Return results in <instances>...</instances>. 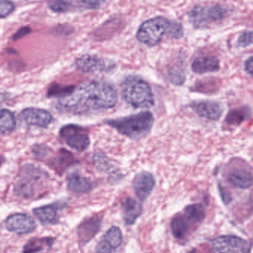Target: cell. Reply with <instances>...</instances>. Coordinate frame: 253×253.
<instances>
[{
	"mask_svg": "<svg viewBox=\"0 0 253 253\" xmlns=\"http://www.w3.org/2000/svg\"><path fill=\"white\" fill-rule=\"evenodd\" d=\"M118 103L115 86L103 81H90L81 84L66 97L58 100L63 110L75 114L112 109Z\"/></svg>",
	"mask_w": 253,
	"mask_h": 253,
	"instance_id": "6da1fadb",
	"label": "cell"
},
{
	"mask_svg": "<svg viewBox=\"0 0 253 253\" xmlns=\"http://www.w3.org/2000/svg\"><path fill=\"white\" fill-rule=\"evenodd\" d=\"M167 35L171 39H179L183 35V26L164 17H157L143 22L137 32V39L148 46L158 45Z\"/></svg>",
	"mask_w": 253,
	"mask_h": 253,
	"instance_id": "7a4b0ae2",
	"label": "cell"
},
{
	"mask_svg": "<svg viewBox=\"0 0 253 253\" xmlns=\"http://www.w3.org/2000/svg\"><path fill=\"white\" fill-rule=\"evenodd\" d=\"M106 124L116 129L120 134L131 139H139L147 135L154 124L151 112H143L117 119L109 120Z\"/></svg>",
	"mask_w": 253,
	"mask_h": 253,
	"instance_id": "3957f363",
	"label": "cell"
},
{
	"mask_svg": "<svg viewBox=\"0 0 253 253\" xmlns=\"http://www.w3.org/2000/svg\"><path fill=\"white\" fill-rule=\"evenodd\" d=\"M123 98L134 109H148L155 104L152 88L140 77L128 76L121 84Z\"/></svg>",
	"mask_w": 253,
	"mask_h": 253,
	"instance_id": "277c9868",
	"label": "cell"
},
{
	"mask_svg": "<svg viewBox=\"0 0 253 253\" xmlns=\"http://www.w3.org/2000/svg\"><path fill=\"white\" fill-rule=\"evenodd\" d=\"M205 217L204 208L200 204L187 206L183 213L175 216L171 222V230L174 238L178 240L186 238L192 229Z\"/></svg>",
	"mask_w": 253,
	"mask_h": 253,
	"instance_id": "5b68a950",
	"label": "cell"
},
{
	"mask_svg": "<svg viewBox=\"0 0 253 253\" xmlns=\"http://www.w3.org/2000/svg\"><path fill=\"white\" fill-rule=\"evenodd\" d=\"M229 14V9L225 5H196L188 14L189 22L197 29H204L212 24L220 23Z\"/></svg>",
	"mask_w": 253,
	"mask_h": 253,
	"instance_id": "8992f818",
	"label": "cell"
},
{
	"mask_svg": "<svg viewBox=\"0 0 253 253\" xmlns=\"http://www.w3.org/2000/svg\"><path fill=\"white\" fill-rule=\"evenodd\" d=\"M211 253H250L248 241L235 235H223L211 240Z\"/></svg>",
	"mask_w": 253,
	"mask_h": 253,
	"instance_id": "52a82bcc",
	"label": "cell"
},
{
	"mask_svg": "<svg viewBox=\"0 0 253 253\" xmlns=\"http://www.w3.org/2000/svg\"><path fill=\"white\" fill-rule=\"evenodd\" d=\"M76 66L79 70L84 73L109 72L115 68L113 62L90 54H85L79 57L76 60Z\"/></svg>",
	"mask_w": 253,
	"mask_h": 253,
	"instance_id": "ba28073f",
	"label": "cell"
},
{
	"mask_svg": "<svg viewBox=\"0 0 253 253\" xmlns=\"http://www.w3.org/2000/svg\"><path fill=\"white\" fill-rule=\"evenodd\" d=\"M60 135L66 140L69 147L83 152L90 145V139L86 133L81 127L75 125H68L60 130Z\"/></svg>",
	"mask_w": 253,
	"mask_h": 253,
	"instance_id": "9c48e42d",
	"label": "cell"
},
{
	"mask_svg": "<svg viewBox=\"0 0 253 253\" xmlns=\"http://www.w3.org/2000/svg\"><path fill=\"white\" fill-rule=\"evenodd\" d=\"M5 227L10 232L18 235H26L34 232L36 223L30 215L24 213L11 214L5 220Z\"/></svg>",
	"mask_w": 253,
	"mask_h": 253,
	"instance_id": "30bf717a",
	"label": "cell"
},
{
	"mask_svg": "<svg viewBox=\"0 0 253 253\" xmlns=\"http://www.w3.org/2000/svg\"><path fill=\"white\" fill-rule=\"evenodd\" d=\"M190 108L201 118L210 121H217L223 113L220 103L211 100H199L192 102Z\"/></svg>",
	"mask_w": 253,
	"mask_h": 253,
	"instance_id": "8fae6325",
	"label": "cell"
},
{
	"mask_svg": "<svg viewBox=\"0 0 253 253\" xmlns=\"http://www.w3.org/2000/svg\"><path fill=\"white\" fill-rule=\"evenodd\" d=\"M104 2L102 1H76L66 2L56 1L49 3V8L54 12L63 13L68 11H84V10L97 9L100 8Z\"/></svg>",
	"mask_w": 253,
	"mask_h": 253,
	"instance_id": "7c38bea8",
	"label": "cell"
},
{
	"mask_svg": "<svg viewBox=\"0 0 253 253\" xmlns=\"http://www.w3.org/2000/svg\"><path fill=\"white\" fill-rule=\"evenodd\" d=\"M155 186V177L149 171L139 173L133 180V188L140 201H145L151 195Z\"/></svg>",
	"mask_w": 253,
	"mask_h": 253,
	"instance_id": "4fadbf2b",
	"label": "cell"
},
{
	"mask_svg": "<svg viewBox=\"0 0 253 253\" xmlns=\"http://www.w3.org/2000/svg\"><path fill=\"white\" fill-rule=\"evenodd\" d=\"M20 118L26 124L41 128H46L52 121V116L50 112L37 108H28L22 111Z\"/></svg>",
	"mask_w": 253,
	"mask_h": 253,
	"instance_id": "5bb4252c",
	"label": "cell"
},
{
	"mask_svg": "<svg viewBox=\"0 0 253 253\" xmlns=\"http://www.w3.org/2000/svg\"><path fill=\"white\" fill-rule=\"evenodd\" d=\"M28 175L24 176L23 178L17 181V184L14 187V192L23 198H30L35 194V186L34 181L41 177L42 174L37 169L34 168L31 166L28 169Z\"/></svg>",
	"mask_w": 253,
	"mask_h": 253,
	"instance_id": "9a60e30c",
	"label": "cell"
},
{
	"mask_svg": "<svg viewBox=\"0 0 253 253\" xmlns=\"http://www.w3.org/2000/svg\"><path fill=\"white\" fill-rule=\"evenodd\" d=\"M102 217L92 216L85 219L78 226V237L83 244L89 242L100 231L101 227Z\"/></svg>",
	"mask_w": 253,
	"mask_h": 253,
	"instance_id": "2e32d148",
	"label": "cell"
},
{
	"mask_svg": "<svg viewBox=\"0 0 253 253\" xmlns=\"http://www.w3.org/2000/svg\"><path fill=\"white\" fill-rule=\"evenodd\" d=\"M192 69L198 75L215 72L220 69V61L211 56L199 57L192 62Z\"/></svg>",
	"mask_w": 253,
	"mask_h": 253,
	"instance_id": "e0dca14e",
	"label": "cell"
},
{
	"mask_svg": "<svg viewBox=\"0 0 253 253\" xmlns=\"http://www.w3.org/2000/svg\"><path fill=\"white\" fill-rule=\"evenodd\" d=\"M229 183L239 189H248L253 183L251 173L244 169H235L229 172L228 175Z\"/></svg>",
	"mask_w": 253,
	"mask_h": 253,
	"instance_id": "ac0fdd59",
	"label": "cell"
},
{
	"mask_svg": "<svg viewBox=\"0 0 253 253\" xmlns=\"http://www.w3.org/2000/svg\"><path fill=\"white\" fill-rule=\"evenodd\" d=\"M124 218L126 224H134L142 214V207L140 203L132 198H127L123 203Z\"/></svg>",
	"mask_w": 253,
	"mask_h": 253,
	"instance_id": "d6986e66",
	"label": "cell"
},
{
	"mask_svg": "<svg viewBox=\"0 0 253 253\" xmlns=\"http://www.w3.org/2000/svg\"><path fill=\"white\" fill-rule=\"evenodd\" d=\"M34 214L44 224H52L58 220L57 209L54 205H45L35 208Z\"/></svg>",
	"mask_w": 253,
	"mask_h": 253,
	"instance_id": "ffe728a7",
	"label": "cell"
},
{
	"mask_svg": "<svg viewBox=\"0 0 253 253\" xmlns=\"http://www.w3.org/2000/svg\"><path fill=\"white\" fill-rule=\"evenodd\" d=\"M68 186L72 192L85 193L91 189V183L88 179L78 174H72L68 178Z\"/></svg>",
	"mask_w": 253,
	"mask_h": 253,
	"instance_id": "44dd1931",
	"label": "cell"
},
{
	"mask_svg": "<svg viewBox=\"0 0 253 253\" xmlns=\"http://www.w3.org/2000/svg\"><path fill=\"white\" fill-rule=\"evenodd\" d=\"M17 121L8 109H0V134H8L15 129Z\"/></svg>",
	"mask_w": 253,
	"mask_h": 253,
	"instance_id": "7402d4cb",
	"label": "cell"
},
{
	"mask_svg": "<svg viewBox=\"0 0 253 253\" xmlns=\"http://www.w3.org/2000/svg\"><path fill=\"white\" fill-rule=\"evenodd\" d=\"M251 115V111L248 107L239 108V109H233L229 112L226 116L225 123L229 126H239L246 120L248 119Z\"/></svg>",
	"mask_w": 253,
	"mask_h": 253,
	"instance_id": "603a6c76",
	"label": "cell"
},
{
	"mask_svg": "<svg viewBox=\"0 0 253 253\" xmlns=\"http://www.w3.org/2000/svg\"><path fill=\"white\" fill-rule=\"evenodd\" d=\"M169 81L174 85H180L186 81V70L183 61L176 62L168 69Z\"/></svg>",
	"mask_w": 253,
	"mask_h": 253,
	"instance_id": "cb8c5ba5",
	"label": "cell"
},
{
	"mask_svg": "<svg viewBox=\"0 0 253 253\" xmlns=\"http://www.w3.org/2000/svg\"><path fill=\"white\" fill-rule=\"evenodd\" d=\"M54 242L51 238H33L31 239L23 248V253H38L45 247H50Z\"/></svg>",
	"mask_w": 253,
	"mask_h": 253,
	"instance_id": "d4e9b609",
	"label": "cell"
},
{
	"mask_svg": "<svg viewBox=\"0 0 253 253\" xmlns=\"http://www.w3.org/2000/svg\"><path fill=\"white\" fill-rule=\"evenodd\" d=\"M102 238L110 245L112 250H115L122 244V232L118 226H112Z\"/></svg>",
	"mask_w": 253,
	"mask_h": 253,
	"instance_id": "484cf974",
	"label": "cell"
},
{
	"mask_svg": "<svg viewBox=\"0 0 253 253\" xmlns=\"http://www.w3.org/2000/svg\"><path fill=\"white\" fill-rule=\"evenodd\" d=\"M93 160H94V165L100 171H106L111 168L109 159L104 154L100 152L94 154Z\"/></svg>",
	"mask_w": 253,
	"mask_h": 253,
	"instance_id": "4316f807",
	"label": "cell"
},
{
	"mask_svg": "<svg viewBox=\"0 0 253 253\" xmlns=\"http://www.w3.org/2000/svg\"><path fill=\"white\" fill-rule=\"evenodd\" d=\"M253 43V32L252 31H246L243 32L238 41L237 45L240 48H247Z\"/></svg>",
	"mask_w": 253,
	"mask_h": 253,
	"instance_id": "83f0119b",
	"label": "cell"
},
{
	"mask_svg": "<svg viewBox=\"0 0 253 253\" xmlns=\"http://www.w3.org/2000/svg\"><path fill=\"white\" fill-rule=\"evenodd\" d=\"M216 83H217V81L213 79L204 80V81H200L194 87L193 91L204 93L213 92V91H214V90L210 88L209 85H212V84H216Z\"/></svg>",
	"mask_w": 253,
	"mask_h": 253,
	"instance_id": "f1b7e54d",
	"label": "cell"
},
{
	"mask_svg": "<svg viewBox=\"0 0 253 253\" xmlns=\"http://www.w3.org/2000/svg\"><path fill=\"white\" fill-rule=\"evenodd\" d=\"M14 10V5L8 1H0V19L5 18Z\"/></svg>",
	"mask_w": 253,
	"mask_h": 253,
	"instance_id": "f546056e",
	"label": "cell"
},
{
	"mask_svg": "<svg viewBox=\"0 0 253 253\" xmlns=\"http://www.w3.org/2000/svg\"><path fill=\"white\" fill-rule=\"evenodd\" d=\"M48 147L44 146V145H35L33 148H32V152L35 154V156L38 157V158H44L48 154Z\"/></svg>",
	"mask_w": 253,
	"mask_h": 253,
	"instance_id": "4dcf8cb0",
	"label": "cell"
},
{
	"mask_svg": "<svg viewBox=\"0 0 253 253\" xmlns=\"http://www.w3.org/2000/svg\"><path fill=\"white\" fill-rule=\"evenodd\" d=\"M113 250L106 241L102 238L96 247V253H112Z\"/></svg>",
	"mask_w": 253,
	"mask_h": 253,
	"instance_id": "1f68e13d",
	"label": "cell"
},
{
	"mask_svg": "<svg viewBox=\"0 0 253 253\" xmlns=\"http://www.w3.org/2000/svg\"><path fill=\"white\" fill-rule=\"evenodd\" d=\"M253 57H250L247 60H246L245 63H244V70L247 72L248 75L250 76L253 75Z\"/></svg>",
	"mask_w": 253,
	"mask_h": 253,
	"instance_id": "d6a6232c",
	"label": "cell"
},
{
	"mask_svg": "<svg viewBox=\"0 0 253 253\" xmlns=\"http://www.w3.org/2000/svg\"><path fill=\"white\" fill-rule=\"evenodd\" d=\"M219 192H220V196H221L222 199H223V201L225 204H227L228 203L230 202V196H229V194H228V192H226L224 188L222 187L221 186H219Z\"/></svg>",
	"mask_w": 253,
	"mask_h": 253,
	"instance_id": "836d02e7",
	"label": "cell"
},
{
	"mask_svg": "<svg viewBox=\"0 0 253 253\" xmlns=\"http://www.w3.org/2000/svg\"><path fill=\"white\" fill-rule=\"evenodd\" d=\"M30 32V29H28V28H23V29H20L15 35H14V39L17 40L21 38L22 37L26 35V34H29Z\"/></svg>",
	"mask_w": 253,
	"mask_h": 253,
	"instance_id": "e575fe53",
	"label": "cell"
},
{
	"mask_svg": "<svg viewBox=\"0 0 253 253\" xmlns=\"http://www.w3.org/2000/svg\"><path fill=\"white\" fill-rule=\"evenodd\" d=\"M2 161H3V159H2V157H0V166L2 165Z\"/></svg>",
	"mask_w": 253,
	"mask_h": 253,
	"instance_id": "d590c367",
	"label": "cell"
}]
</instances>
